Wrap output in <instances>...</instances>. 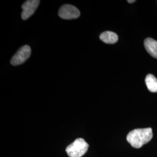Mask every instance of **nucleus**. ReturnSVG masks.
Masks as SVG:
<instances>
[{
  "label": "nucleus",
  "mask_w": 157,
  "mask_h": 157,
  "mask_svg": "<svg viewBox=\"0 0 157 157\" xmlns=\"http://www.w3.org/2000/svg\"><path fill=\"white\" fill-rule=\"evenodd\" d=\"M152 138L151 128L136 129L130 132L126 139L129 144L136 148H140Z\"/></svg>",
  "instance_id": "nucleus-1"
},
{
  "label": "nucleus",
  "mask_w": 157,
  "mask_h": 157,
  "mask_svg": "<svg viewBox=\"0 0 157 157\" xmlns=\"http://www.w3.org/2000/svg\"><path fill=\"white\" fill-rule=\"evenodd\" d=\"M89 144L83 139L78 138L67 146L66 152L69 157H82L86 153Z\"/></svg>",
  "instance_id": "nucleus-2"
},
{
  "label": "nucleus",
  "mask_w": 157,
  "mask_h": 157,
  "mask_svg": "<svg viewBox=\"0 0 157 157\" xmlns=\"http://www.w3.org/2000/svg\"><path fill=\"white\" fill-rule=\"evenodd\" d=\"M31 55V48L28 45L22 47L12 58L11 63L13 66L19 65L25 62Z\"/></svg>",
  "instance_id": "nucleus-3"
},
{
  "label": "nucleus",
  "mask_w": 157,
  "mask_h": 157,
  "mask_svg": "<svg viewBox=\"0 0 157 157\" xmlns=\"http://www.w3.org/2000/svg\"><path fill=\"white\" fill-rule=\"evenodd\" d=\"M80 14V11L76 7L69 4L62 6L58 11L59 17L63 19H76Z\"/></svg>",
  "instance_id": "nucleus-4"
},
{
  "label": "nucleus",
  "mask_w": 157,
  "mask_h": 157,
  "mask_svg": "<svg viewBox=\"0 0 157 157\" xmlns=\"http://www.w3.org/2000/svg\"><path fill=\"white\" fill-rule=\"evenodd\" d=\"M39 0H29L25 1L22 6L23 11L21 17L23 20H27L31 17L39 6Z\"/></svg>",
  "instance_id": "nucleus-5"
},
{
  "label": "nucleus",
  "mask_w": 157,
  "mask_h": 157,
  "mask_svg": "<svg viewBox=\"0 0 157 157\" xmlns=\"http://www.w3.org/2000/svg\"><path fill=\"white\" fill-rule=\"evenodd\" d=\"M146 51L152 57L157 58V41L151 38H147L144 42Z\"/></svg>",
  "instance_id": "nucleus-6"
},
{
  "label": "nucleus",
  "mask_w": 157,
  "mask_h": 157,
  "mask_svg": "<svg viewBox=\"0 0 157 157\" xmlns=\"http://www.w3.org/2000/svg\"><path fill=\"white\" fill-rule=\"evenodd\" d=\"M100 39L101 41L106 44H112L116 43L118 40V35L114 32L111 31L104 32L100 36Z\"/></svg>",
  "instance_id": "nucleus-7"
},
{
  "label": "nucleus",
  "mask_w": 157,
  "mask_h": 157,
  "mask_svg": "<svg viewBox=\"0 0 157 157\" xmlns=\"http://www.w3.org/2000/svg\"><path fill=\"white\" fill-rule=\"evenodd\" d=\"M147 89L152 93L157 92V78L152 74L147 75L145 79Z\"/></svg>",
  "instance_id": "nucleus-8"
},
{
  "label": "nucleus",
  "mask_w": 157,
  "mask_h": 157,
  "mask_svg": "<svg viewBox=\"0 0 157 157\" xmlns=\"http://www.w3.org/2000/svg\"><path fill=\"white\" fill-rule=\"evenodd\" d=\"M135 1H135V0H128V2L129 3H130V4L135 2Z\"/></svg>",
  "instance_id": "nucleus-9"
}]
</instances>
